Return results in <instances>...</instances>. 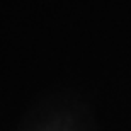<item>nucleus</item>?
Masks as SVG:
<instances>
[]
</instances>
